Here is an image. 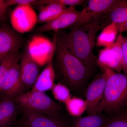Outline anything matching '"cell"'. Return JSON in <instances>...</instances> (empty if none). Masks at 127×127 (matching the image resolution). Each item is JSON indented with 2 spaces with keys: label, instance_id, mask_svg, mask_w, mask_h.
<instances>
[{
  "label": "cell",
  "instance_id": "cell-18",
  "mask_svg": "<svg viewBox=\"0 0 127 127\" xmlns=\"http://www.w3.org/2000/svg\"><path fill=\"white\" fill-rule=\"evenodd\" d=\"M118 32L117 24L111 22L104 28L98 37L96 45L105 48L111 46L116 41Z\"/></svg>",
  "mask_w": 127,
  "mask_h": 127
},
{
  "label": "cell",
  "instance_id": "cell-17",
  "mask_svg": "<svg viewBox=\"0 0 127 127\" xmlns=\"http://www.w3.org/2000/svg\"><path fill=\"white\" fill-rule=\"evenodd\" d=\"M122 1L117 0H90L86 8L95 18H96L102 14H109Z\"/></svg>",
  "mask_w": 127,
  "mask_h": 127
},
{
  "label": "cell",
  "instance_id": "cell-15",
  "mask_svg": "<svg viewBox=\"0 0 127 127\" xmlns=\"http://www.w3.org/2000/svg\"><path fill=\"white\" fill-rule=\"evenodd\" d=\"M53 58L54 57L51 58L40 73L32 91L45 93L52 89L56 78L53 66Z\"/></svg>",
  "mask_w": 127,
  "mask_h": 127
},
{
  "label": "cell",
  "instance_id": "cell-12",
  "mask_svg": "<svg viewBox=\"0 0 127 127\" xmlns=\"http://www.w3.org/2000/svg\"><path fill=\"white\" fill-rule=\"evenodd\" d=\"M21 79L25 90L32 88L40 74L41 66L32 59L27 51L20 57Z\"/></svg>",
  "mask_w": 127,
  "mask_h": 127
},
{
  "label": "cell",
  "instance_id": "cell-26",
  "mask_svg": "<svg viewBox=\"0 0 127 127\" xmlns=\"http://www.w3.org/2000/svg\"><path fill=\"white\" fill-rule=\"evenodd\" d=\"M121 47L123 54L122 71L124 73L127 70V37L119 33Z\"/></svg>",
  "mask_w": 127,
  "mask_h": 127
},
{
  "label": "cell",
  "instance_id": "cell-25",
  "mask_svg": "<svg viewBox=\"0 0 127 127\" xmlns=\"http://www.w3.org/2000/svg\"><path fill=\"white\" fill-rule=\"evenodd\" d=\"M85 0H37L35 5H48L51 3H57L63 5L69 6H75L81 5L84 4Z\"/></svg>",
  "mask_w": 127,
  "mask_h": 127
},
{
  "label": "cell",
  "instance_id": "cell-32",
  "mask_svg": "<svg viewBox=\"0 0 127 127\" xmlns=\"http://www.w3.org/2000/svg\"></svg>",
  "mask_w": 127,
  "mask_h": 127
},
{
  "label": "cell",
  "instance_id": "cell-11",
  "mask_svg": "<svg viewBox=\"0 0 127 127\" xmlns=\"http://www.w3.org/2000/svg\"><path fill=\"white\" fill-rule=\"evenodd\" d=\"M22 39L13 29L6 25L0 27V63L7 55L18 51Z\"/></svg>",
  "mask_w": 127,
  "mask_h": 127
},
{
  "label": "cell",
  "instance_id": "cell-5",
  "mask_svg": "<svg viewBox=\"0 0 127 127\" xmlns=\"http://www.w3.org/2000/svg\"><path fill=\"white\" fill-rule=\"evenodd\" d=\"M57 35L53 42L45 37L36 35L28 41V53L41 66L46 64L55 55Z\"/></svg>",
  "mask_w": 127,
  "mask_h": 127
},
{
  "label": "cell",
  "instance_id": "cell-3",
  "mask_svg": "<svg viewBox=\"0 0 127 127\" xmlns=\"http://www.w3.org/2000/svg\"><path fill=\"white\" fill-rule=\"evenodd\" d=\"M107 77L103 96L92 114L113 113L127 104V75L112 70Z\"/></svg>",
  "mask_w": 127,
  "mask_h": 127
},
{
  "label": "cell",
  "instance_id": "cell-30",
  "mask_svg": "<svg viewBox=\"0 0 127 127\" xmlns=\"http://www.w3.org/2000/svg\"><path fill=\"white\" fill-rule=\"evenodd\" d=\"M21 127V126H18V125H16V126H15V127Z\"/></svg>",
  "mask_w": 127,
  "mask_h": 127
},
{
  "label": "cell",
  "instance_id": "cell-33",
  "mask_svg": "<svg viewBox=\"0 0 127 127\" xmlns=\"http://www.w3.org/2000/svg\"></svg>",
  "mask_w": 127,
  "mask_h": 127
},
{
  "label": "cell",
  "instance_id": "cell-20",
  "mask_svg": "<svg viewBox=\"0 0 127 127\" xmlns=\"http://www.w3.org/2000/svg\"><path fill=\"white\" fill-rule=\"evenodd\" d=\"M20 57L18 51L14 52L7 55L0 63V95L6 75L12 67L18 63Z\"/></svg>",
  "mask_w": 127,
  "mask_h": 127
},
{
  "label": "cell",
  "instance_id": "cell-8",
  "mask_svg": "<svg viewBox=\"0 0 127 127\" xmlns=\"http://www.w3.org/2000/svg\"><path fill=\"white\" fill-rule=\"evenodd\" d=\"M123 62V52L119 34L113 44L101 50L97 62L120 72L122 71Z\"/></svg>",
  "mask_w": 127,
  "mask_h": 127
},
{
  "label": "cell",
  "instance_id": "cell-21",
  "mask_svg": "<svg viewBox=\"0 0 127 127\" xmlns=\"http://www.w3.org/2000/svg\"><path fill=\"white\" fill-rule=\"evenodd\" d=\"M65 104L68 112L76 118L81 117L86 111V101L80 98L71 97Z\"/></svg>",
  "mask_w": 127,
  "mask_h": 127
},
{
  "label": "cell",
  "instance_id": "cell-22",
  "mask_svg": "<svg viewBox=\"0 0 127 127\" xmlns=\"http://www.w3.org/2000/svg\"><path fill=\"white\" fill-rule=\"evenodd\" d=\"M111 22L117 25L127 21V1H122L120 4L108 14Z\"/></svg>",
  "mask_w": 127,
  "mask_h": 127
},
{
  "label": "cell",
  "instance_id": "cell-2",
  "mask_svg": "<svg viewBox=\"0 0 127 127\" xmlns=\"http://www.w3.org/2000/svg\"><path fill=\"white\" fill-rule=\"evenodd\" d=\"M55 55L53 66L59 83L73 91L82 87L88 81L92 71L69 51L57 36Z\"/></svg>",
  "mask_w": 127,
  "mask_h": 127
},
{
  "label": "cell",
  "instance_id": "cell-23",
  "mask_svg": "<svg viewBox=\"0 0 127 127\" xmlns=\"http://www.w3.org/2000/svg\"><path fill=\"white\" fill-rule=\"evenodd\" d=\"M51 90L55 100L64 104L72 97L70 89L60 83L55 84Z\"/></svg>",
  "mask_w": 127,
  "mask_h": 127
},
{
  "label": "cell",
  "instance_id": "cell-1",
  "mask_svg": "<svg viewBox=\"0 0 127 127\" xmlns=\"http://www.w3.org/2000/svg\"><path fill=\"white\" fill-rule=\"evenodd\" d=\"M98 17L88 24L72 28L68 34L57 35L66 48L91 71L97 64L93 53L96 35L103 27Z\"/></svg>",
  "mask_w": 127,
  "mask_h": 127
},
{
  "label": "cell",
  "instance_id": "cell-9",
  "mask_svg": "<svg viewBox=\"0 0 127 127\" xmlns=\"http://www.w3.org/2000/svg\"><path fill=\"white\" fill-rule=\"evenodd\" d=\"M81 14V11L76 10L75 6H69L56 19L38 28L36 32L39 33L49 31L57 32L64 28H71L77 24Z\"/></svg>",
  "mask_w": 127,
  "mask_h": 127
},
{
  "label": "cell",
  "instance_id": "cell-13",
  "mask_svg": "<svg viewBox=\"0 0 127 127\" xmlns=\"http://www.w3.org/2000/svg\"><path fill=\"white\" fill-rule=\"evenodd\" d=\"M107 76L102 72L99 74L89 86L86 94V112L88 115L92 113L100 102L104 94Z\"/></svg>",
  "mask_w": 127,
  "mask_h": 127
},
{
  "label": "cell",
  "instance_id": "cell-19",
  "mask_svg": "<svg viewBox=\"0 0 127 127\" xmlns=\"http://www.w3.org/2000/svg\"><path fill=\"white\" fill-rule=\"evenodd\" d=\"M106 118L101 114L76 118L73 127H102Z\"/></svg>",
  "mask_w": 127,
  "mask_h": 127
},
{
  "label": "cell",
  "instance_id": "cell-24",
  "mask_svg": "<svg viewBox=\"0 0 127 127\" xmlns=\"http://www.w3.org/2000/svg\"><path fill=\"white\" fill-rule=\"evenodd\" d=\"M102 127H127V112L106 119Z\"/></svg>",
  "mask_w": 127,
  "mask_h": 127
},
{
  "label": "cell",
  "instance_id": "cell-27",
  "mask_svg": "<svg viewBox=\"0 0 127 127\" xmlns=\"http://www.w3.org/2000/svg\"><path fill=\"white\" fill-rule=\"evenodd\" d=\"M7 7L13 5H35L37 0H5Z\"/></svg>",
  "mask_w": 127,
  "mask_h": 127
},
{
  "label": "cell",
  "instance_id": "cell-16",
  "mask_svg": "<svg viewBox=\"0 0 127 127\" xmlns=\"http://www.w3.org/2000/svg\"><path fill=\"white\" fill-rule=\"evenodd\" d=\"M39 14L37 24L51 22L61 15L67 7L57 3H51L46 5H39Z\"/></svg>",
  "mask_w": 127,
  "mask_h": 127
},
{
  "label": "cell",
  "instance_id": "cell-6",
  "mask_svg": "<svg viewBox=\"0 0 127 127\" xmlns=\"http://www.w3.org/2000/svg\"><path fill=\"white\" fill-rule=\"evenodd\" d=\"M12 28L17 32L24 33L32 30L37 24V16L30 5H18L10 16Z\"/></svg>",
  "mask_w": 127,
  "mask_h": 127
},
{
  "label": "cell",
  "instance_id": "cell-31",
  "mask_svg": "<svg viewBox=\"0 0 127 127\" xmlns=\"http://www.w3.org/2000/svg\"><path fill=\"white\" fill-rule=\"evenodd\" d=\"M124 74H126V75H127V71H126V72H125V73H124Z\"/></svg>",
  "mask_w": 127,
  "mask_h": 127
},
{
  "label": "cell",
  "instance_id": "cell-28",
  "mask_svg": "<svg viewBox=\"0 0 127 127\" xmlns=\"http://www.w3.org/2000/svg\"><path fill=\"white\" fill-rule=\"evenodd\" d=\"M7 7L5 0H0V22L4 18Z\"/></svg>",
  "mask_w": 127,
  "mask_h": 127
},
{
  "label": "cell",
  "instance_id": "cell-4",
  "mask_svg": "<svg viewBox=\"0 0 127 127\" xmlns=\"http://www.w3.org/2000/svg\"><path fill=\"white\" fill-rule=\"evenodd\" d=\"M14 99L20 111L28 110L58 117L61 109V104L44 92L31 90Z\"/></svg>",
  "mask_w": 127,
  "mask_h": 127
},
{
  "label": "cell",
  "instance_id": "cell-10",
  "mask_svg": "<svg viewBox=\"0 0 127 127\" xmlns=\"http://www.w3.org/2000/svg\"><path fill=\"white\" fill-rule=\"evenodd\" d=\"M26 91L21 78L20 64L12 67L5 77L0 96L14 98Z\"/></svg>",
  "mask_w": 127,
  "mask_h": 127
},
{
  "label": "cell",
  "instance_id": "cell-29",
  "mask_svg": "<svg viewBox=\"0 0 127 127\" xmlns=\"http://www.w3.org/2000/svg\"><path fill=\"white\" fill-rule=\"evenodd\" d=\"M117 25L119 32L120 33L127 31V21L121 24H117Z\"/></svg>",
  "mask_w": 127,
  "mask_h": 127
},
{
  "label": "cell",
  "instance_id": "cell-14",
  "mask_svg": "<svg viewBox=\"0 0 127 127\" xmlns=\"http://www.w3.org/2000/svg\"><path fill=\"white\" fill-rule=\"evenodd\" d=\"M20 111L14 98L0 96V127H12Z\"/></svg>",
  "mask_w": 127,
  "mask_h": 127
},
{
  "label": "cell",
  "instance_id": "cell-7",
  "mask_svg": "<svg viewBox=\"0 0 127 127\" xmlns=\"http://www.w3.org/2000/svg\"><path fill=\"white\" fill-rule=\"evenodd\" d=\"M21 111L22 114L16 122V125L23 127H66L58 117L28 110Z\"/></svg>",
  "mask_w": 127,
  "mask_h": 127
}]
</instances>
